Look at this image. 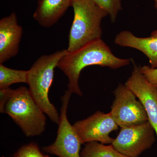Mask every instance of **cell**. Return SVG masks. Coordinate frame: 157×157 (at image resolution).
Here are the masks:
<instances>
[{"label":"cell","mask_w":157,"mask_h":157,"mask_svg":"<svg viewBox=\"0 0 157 157\" xmlns=\"http://www.w3.org/2000/svg\"><path fill=\"white\" fill-rule=\"evenodd\" d=\"M140 72L151 84L157 85V68L152 69L150 66L140 67Z\"/></svg>","instance_id":"cell-17"},{"label":"cell","mask_w":157,"mask_h":157,"mask_svg":"<svg viewBox=\"0 0 157 157\" xmlns=\"http://www.w3.org/2000/svg\"><path fill=\"white\" fill-rule=\"evenodd\" d=\"M113 94L115 99L110 112L119 127L133 126L148 121L143 104L125 84H119Z\"/></svg>","instance_id":"cell-5"},{"label":"cell","mask_w":157,"mask_h":157,"mask_svg":"<svg viewBox=\"0 0 157 157\" xmlns=\"http://www.w3.org/2000/svg\"><path fill=\"white\" fill-rule=\"evenodd\" d=\"M96 5L106 11L112 23L115 22L119 12L122 10V0H93Z\"/></svg>","instance_id":"cell-15"},{"label":"cell","mask_w":157,"mask_h":157,"mask_svg":"<svg viewBox=\"0 0 157 157\" xmlns=\"http://www.w3.org/2000/svg\"><path fill=\"white\" fill-rule=\"evenodd\" d=\"M73 126L82 144L98 141L103 144H111L114 139L109 137V134L119 128L110 112L105 113L101 111L76 122Z\"/></svg>","instance_id":"cell-8"},{"label":"cell","mask_w":157,"mask_h":157,"mask_svg":"<svg viewBox=\"0 0 157 157\" xmlns=\"http://www.w3.org/2000/svg\"><path fill=\"white\" fill-rule=\"evenodd\" d=\"M0 112L8 114L26 137L39 136L45 131V113L25 86L0 90Z\"/></svg>","instance_id":"cell-2"},{"label":"cell","mask_w":157,"mask_h":157,"mask_svg":"<svg viewBox=\"0 0 157 157\" xmlns=\"http://www.w3.org/2000/svg\"><path fill=\"white\" fill-rule=\"evenodd\" d=\"M73 0H39L33 17L40 25L49 28L55 24L70 6Z\"/></svg>","instance_id":"cell-12"},{"label":"cell","mask_w":157,"mask_h":157,"mask_svg":"<svg viewBox=\"0 0 157 157\" xmlns=\"http://www.w3.org/2000/svg\"><path fill=\"white\" fill-rule=\"evenodd\" d=\"M81 157H128L123 155L112 145H105L98 141L88 142L80 152Z\"/></svg>","instance_id":"cell-13"},{"label":"cell","mask_w":157,"mask_h":157,"mask_svg":"<svg viewBox=\"0 0 157 157\" xmlns=\"http://www.w3.org/2000/svg\"><path fill=\"white\" fill-rule=\"evenodd\" d=\"M155 1V7L156 10V13L157 14V0H154Z\"/></svg>","instance_id":"cell-18"},{"label":"cell","mask_w":157,"mask_h":157,"mask_svg":"<svg viewBox=\"0 0 157 157\" xmlns=\"http://www.w3.org/2000/svg\"><path fill=\"white\" fill-rule=\"evenodd\" d=\"M14 157H49L40 151L38 144L32 142L24 145L13 155Z\"/></svg>","instance_id":"cell-16"},{"label":"cell","mask_w":157,"mask_h":157,"mask_svg":"<svg viewBox=\"0 0 157 157\" xmlns=\"http://www.w3.org/2000/svg\"><path fill=\"white\" fill-rule=\"evenodd\" d=\"M129 59H121L113 53L102 39H97L73 51L67 52L59 61L57 67L69 80L68 90L71 94L82 95L78 85L82 70L88 66H97L117 69L129 65Z\"/></svg>","instance_id":"cell-1"},{"label":"cell","mask_w":157,"mask_h":157,"mask_svg":"<svg viewBox=\"0 0 157 157\" xmlns=\"http://www.w3.org/2000/svg\"><path fill=\"white\" fill-rule=\"evenodd\" d=\"M156 133L148 121L138 125L121 128L111 145L118 151L128 157H138L150 148L155 141Z\"/></svg>","instance_id":"cell-7"},{"label":"cell","mask_w":157,"mask_h":157,"mask_svg":"<svg viewBox=\"0 0 157 157\" xmlns=\"http://www.w3.org/2000/svg\"><path fill=\"white\" fill-rule=\"evenodd\" d=\"M125 84L143 104L157 138V85L147 81L136 65Z\"/></svg>","instance_id":"cell-9"},{"label":"cell","mask_w":157,"mask_h":157,"mask_svg":"<svg viewBox=\"0 0 157 157\" xmlns=\"http://www.w3.org/2000/svg\"><path fill=\"white\" fill-rule=\"evenodd\" d=\"M67 52V49H64L52 54L42 56L28 70L27 84L31 95L43 112L57 124L59 122L60 115L51 103L48 92L53 82L55 69Z\"/></svg>","instance_id":"cell-3"},{"label":"cell","mask_w":157,"mask_h":157,"mask_svg":"<svg viewBox=\"0 0 157 157\" xmlns=\"http://www.w3.org/2000/svg\"><path fill=\"white\" fill-rule=\"evenodd\" d=\"M22 33L15 12L0 20V64L17 55Z\"/></svg>","instance_id":"cell-10"},{"label":"cell","mask_w":157,"mask_h":157,"mask_svg":"<svg viewBox=\"0 0 157 157\" xmlns=\"http://www.w3.org/2000/svg\"><path fill=\"white\" fill-rule=\"evenodd\" d=\"M114 43L121 47H129L140 51L148 59L150 67L157 68V30L150 36H136L129 31H123L116 36Z\"/></svg>","instance_id":"cell-11"},{"label":"cell","mask_w":157,"mask_h":157,"mask_svg":"<svg viewBox=\"0 0 157 157\" xmlns=\"http://www.w3.org/2000/svg\"><path fill=\"white\" fill-rule=\"evenodd\" d=\"M72 94L66 91L62 97L60 121L55 141L48 146L42 148L43 151L59 157H81L82 144L73 125L67 116V110Z\"/></svg>","instance_id":"cell-6"},{"label":"cell","mask_w":157,"mask_h":157,"mask_svg":"<svg viewBox=\"0 0 157 157\" xmlns=\"http://www.w3.org/2000/svg\"><path fill=\"white\" fill-rule=\"evenodd\" d=\"M74 18L69 36L67 52L94 40L101 39V23L108 14L93 0H73Z\"/></svg>","instance_id":"cell-4"},{"label":"cell","mask_w":157,"mask_h":157,"mask_svg":"<svg viewBox=\"0 0 157 157\" xmlns=\"http://www.w3.org/2000/svg\"><path fill=\"white\" fill-rule=\"evenodd\" d=\"M28 77V70H14L0 64V90L9 89L14 83H27Z\"/></svg>","instance_id":"cell-14"}]
</instances>
